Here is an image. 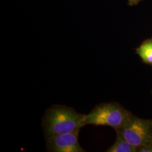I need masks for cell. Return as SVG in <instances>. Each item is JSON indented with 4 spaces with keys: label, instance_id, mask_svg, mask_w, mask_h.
<instances>
[{
    "label": "cell",
    "instance_id": "1",
    "mask_svg": "<svg viewBox=\"0 0 152 152\" xmlns=\"http://www.w3.org/2000/svg\"><path fill=\"white\" fill-rule=\"evenodd\" d=\"M86 114L78 113L72 107L55 104L48 109L44 114L42 127L45 138L80 131L86 126Z\"/></svg>",
    "mask_w": 152,
    "mask_h": 152
},
{
    "label": "cell",
    "instance_id": "2",
    "mask_svg": "<svg viewBox=\"0 0 152 152\" xmlns=\"http://www.w3.org/2000/svg\"><path fill=\"white\" fill-rule=\"evenodd\" d=\"M131 112L116 102L99 104L86 114L85 125L109 126L119 129Z\"/></svg>",
    "mask_w": 152,
    "mask_h": 152
},
{
    "label": "cell",
    "instance_id": "3",
    "mask_svg": "<svg viewBox=\"0 0 152 152\" xmlns=\"http://www.w3.org/2000/svg\"><path fill=\"white\" fill-rule=\"evenodd\" d=\"M119 131L133 146L137 148L152 143V119H143L130 113Z\"/></svg>",
    "mask_w": 152,
    "mask_h": 152
},
{
    "label": "cell",
    "instance_id": "4",
    "mask_svg": "<svg viewBox=\"0 0 152 152\" xmlns=\"http://www.w3.org/2000/svg\"><path fill=\"white\" fill-rule=\"evenodd\" d=\"M80 131L46 137V148L50 152H85L78 141Z\"/></svg>",
    "mask_w": 152,
    "mask_h": 152
},
{
    "label": "cell",
    "instance_id": "5",
    "mask_svg": "<svg viewBox=\"0 0 152 152\" xmlns=\"http://www.w3.org/2000/svg\"><path fill=\"white\" fill-rule=\"evenodd\" d=\"M116 139L113 144L106 151L107 152H137V148L133 146L119 131H116Z\"/></svg>",
    "mask_w": 152,
    "mask_h": 152
},
{
    "label": "cell",
    "instance_id": "6",
    "mask_svg": "<svg viewBox=\"0 0 152 152\" xmlns=\"http://www.w3.org/2000/svg\"><path fill=\"white\" fill-rule=\"evenodd\" d=\"M136 54L139 56L143 63L152 65V38L144 41L136 49Z\"/></svg>",
    "mask_w": 152,
    "mask_h": 152
},
{
    "label": "cell",
    "instance_id": "7",
    "mask_svg": "<svg viewBox=\"0 0 152 152\" xmlns=\"http://www.w3.org/2000/svg\"><path fill=\"white\" fill-rule=\"evenodd\" d=\"M137 152H152V143L146 147L137 148Z\"/></svg>",
    "mask_w": 152,
    "mask_h": 152
},
{
    "label": "cell",
    "instance_id": "8",
    "mask_svg": "<svg viewBox=\"0 0 152 152\" xmlns=\"http://www.w3.org/2000/svg\"><path fill=\"white\" fill-rule=\"evenodd\" d=\"M142 0H128V4L130 6L136 5Z\"/></svg>",
    "mask_w": 152,
    "mask_h": 152
}]
</instances>
